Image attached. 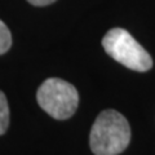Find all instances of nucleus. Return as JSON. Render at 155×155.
Masks as SVG:
<instances>
[{
	"mask_svg": "<svg viewBox=\"0 0 155 155\" xmlns=\"http://www.w3.org/2000/svg\"><path fill=\"white\" fill-rule=\"evenodd\" d=\"M36 100L39 106L52 118L65 120L75 114L79 93L72 84L58 78H49L39 87Z\"/></svg>",
	"mask_w": 155,
	"mask_h": 155,
	"instance_id": "3",
	"label": "nucleus"
},
{
	"mask_svg": "<svg viewBox=\"0 0 155 155\" xmlns=\"http://www.w3.org/2000/svg\"><path fill=\"white\" fill-rule=\"evenodd\" d=\"M9 125V107L5 94L0 91V136L5 133Z\"/></svg>",
	"mask_w": 155,
	"mask_h": 155,
	"instance_id": "4",
	"label": "nucleus"
},
{
	"mask_svg": "<svg viewBox=\"0 0 155 155\" xmlns=\"http://www.w3.org/2000/svg\"><path fill=\"white\" fill-rule=\"evenodd\" d=\"M130 141V127L115 110H105L97 116L89 134V146L94 155H118Z\"/></svg>",
	"mask_w": 155,
	"mask_h": 155,
	"instance_id": "1",
	"label": "nucleus"
},
{
	"mask_svg": "<svg viewBox=\"0 0 155 155\" xmlns=\"http://www.w3.org/2000/svg\"><path fill=\"white\" fill-rule=\"evenodd\" d=\"M102 47L110 57L130 70L143 72L153 66L146 49L124 28H111L102 39Z\"/></svg>",
	"mask_w": 155,
	"mask_h": 155,
	"instance_id": "2",
	"label": "nucleus"
},
{
	"mask_svg": "<svg viewBox=\"0 0 155 155\" xmlns=\"http://www.w3.org/2000/svg\"><path fill=\"white\" fill-rule=\"evenodd\" d=\"M27 2L35 7H45V5H49V4L54 3L56 0H27Z\"/></svg>",
	"mask_w": 155,
	"mask_h": 155,
	"instance_id": "6",
	"label": "nucleus"
},
{
	"mask_svg": "<svg viewBox=\"0 0 155 155\" xmlns=\"http://www.w3.org/2000/svg\"><path fill=\"white\" fill-rule=\"evenodd\" d=\"M12 45V35L7 25L0 19V54H4L9 51Z\"/></svg>",
	"mask_w": 155,
	"mask_h": 155,
	"instance_id": "5",
	"label": "nucleus"
}]
</instances>
